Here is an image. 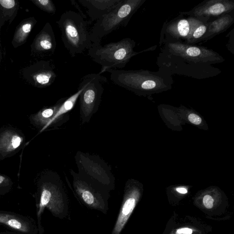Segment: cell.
<instances>
[{
  "label": "cell",
  "mask_w": 234,
  "mask_h": 234,
  "mask_svg": "<svg viewBox=\"0 0 234 234\" xmlns=\"http://www.w3.org/2000/svg\"><path fill=\"white\" fill-rule=\"evenodd\" d=\"M39 234H44L42 218L45 209L59 219L69 216V202L65 186L59 175L52 171L43 173L37 182L35 195Z\"/></svg>",
  "instance_id": "1"
},
{
  "label": "cell",
  "mask_w": 234,
  "mask_h": 234,
  "mask_svg": "<svg viewBox=\"0 0 234 234\" xmlns=\"http://www.w3.org/2000/svg\"><path fill=\"white\" fill-rule=\"evenodd\" d=\"M56 23L61 31L64 45L71 56L74 57L82 53L92 45L88 28L91 22L85 20L79 13L71 10L66 11Z\"/></svg>",
  "instance_id": "2"
},
{
  "label": "cell",
  "mask_w": 234,
  "mask_h": 234,
  "mask_svg": "<svg viewBox=\"0 0 234 234\" xmlns=\"http://www.w3.org/2000/svg\"><path fill=\"white\" fill-rule=\"evenodd\" d=\"M135 42L130 38L123 39L103 46L92 44L88 54L93 61L101 66L100 75L110 69H122L131 59L140 53L134 51Z\"/></svg>",
  "instance_id": "3"
},
{
  "label": "cell",
  "mask_w": 234,
  "mask_h": 234,
  "mask_svg": "<svg viewBox=\"0 0 234 234\" xmlns=\"http://www.w3.org/2000/svg\"><path fill=\"white\" fill-rule=\"evenodd\" d=\"M146 0H122L113 10L97 21L91 30L93 44L101 43L102 39L120 27H126L133 15Z\"/></svg>",
  "instance_id": "4"
},
{
  "label": "cell",
  "mask_w": 234,
  "mask_h": 234,
  "mask_svg": "<svg viewBox=\"0 0 234 234\" xmlns=\"http://www.w3.org/2000/svg\"><path fill=\"white\" fill-rule=\"evenodd\" d=\"M70 173L73 178V182L72 187L69 186L78 200L89 209L107 214L111 191L72 169L70 170Z\"/></svg>",
  "instance_id": "5"
},
{
  "label": "cell",
  "mask_w": 234,
  "mask_h": 234,
  "mask_svg": "<svg viewBox=\"0 0 234 234\" xmlns=\"http://www.w3.org/2000/svg\"><path fill=\"white\" fill-rule=\"evenodd\" d=\"M107 72L115 84L136 93L168 86L163 78L148 71L110 69Z\"/></svg>",
  "instance_id": "6"
},
{
  "label": "cell",
  "mask_w": 234,
  "mask_h": 234,
  "mask_svg": "<svg viewBox=\"0 0 234 234\" xmlns=\"http://www.w3.org/2000/svg\"><path fill=\"white\" fill-rule=\"evenodd\" d=\"M81 82L84 88L79 96L80 118L82 124L88 123L97 111L104 92L103 84L107 82L105 77L98 73L85 76Z\"/></svg>",
  "instance_id": "7"
},
{
  "label": "cell",
  "mask_w": 234,
  "mask_h": 234,
  "mask_svg": "<svg viewBox=\"0 0 234 234\" xmlns=\"http://www.w3.org/2000/svg\"><path fill=\"white\" fill-rule=\"evenodd\" d=\"M75 162L80 175L105 186L109 190L115 188V178L109 166L98 155L78 152Z\"/></svg>",
  "instance_id": "8"
},
{
  "label": "cell",
  "mask_w": 234,
  "mask_h": 234,
  "mask_svg": "<svg viewBox=\"0 0 234 234\" xmlns=\"http://www.w3.org/2000/svg\"><path fill=\"white\" fill-rule=\"evenodd\" d=\"M168 47L169 51L173 55L195 63L215 64L224 60L219 53L203 47L177 42L169 43Z\"/></svg>",
  "instance_id": "9"
},
{
  "label": "cell",
  "mask_w": 234,
  "mask_h": 234,
  "mask_svg": "<svg viewBox=\"0 0 234 234\" xmlns=\"http://www.w3.org/2000/svg\"><path fill=\"white\" fill-rule=\"evenodd\" d=\"M234 9V1L232 0H208L201 2L191 11L181 13L207 23L209 20L229 14Z\"/></svg>",
  "instance_id": "10"
},
{
  "label": "cell",
  "mask_w": 234,
  "mask_h": 234,
  "mask_svg": "<svg viewBox=\"0 0 234 234\" xmlns=\"http://www.w3.org/2000/svg\"><path fill=\"white\" fill-rule=\"evenodd\" d=\"M0 227L21 234H39L37 222L32 218L10 211L0 210Z\"/></svg>",
  "instance_id": "11"
},
{
  "label": "cell",
  "mask_w": 234,
  "mask_h": 234,
  "mask_svg": "<svg viewBox=\"0 0 234 234\" xmlns=\"http://www.w3.org/2000/svg\"><path fill=\"white\" fill-rule=\"evenodd\" d=\"M24 141L25 136L18 129L11 127L0 129V160L18 152Z\"/></svg>",
  "instance_id": "12"
},
{
  "label": "cell",
  "mask_w": 234,
  "mask_h": 234,
  "mask_svg": "<svg viewBox=\"0 0 234 234\" xmlns=\"http://www.w3.org/2000/svg\"><path fill=\"white\" fill-rule=\"evenodd\" d=\"M137 192L126 186L122 204L111 234H120L135 207Z\"/></svg>",
  "instance_id": "13"
},
{
  "label": "cell",
  "mask_w": 234,
  "mask_h": 234,
  "mask_svg": "<svg viewBox=\"0 0 234 234\" xmlns=\"http://www.w3.org/2000/svg\"><path fill=\"white\" fill-rule=\"evenodd\" d=\"M122 0H79L81 5L87 9L91 22L99 20L110 12Z\"/></svg>",
  "instance_id": "14"
},
{
  "label": "cell",
  "mask_w": 234,
  "mask_h": 234,
  "mask_svg": "<svg viewBox=\"0 0 234 234\" xmlns=\"http://www.w3.org/2000/svg\"><path fill=\"white\" fill-rule=\"evenodd\" d=\"M67 97L60 98L53 106L44 108L29 117L30 123L40 132L49 130L54 115Z\"/></svg>",
  "instance_id": "15"
},
{
  "label": "cell",
  "mask_w": 234,
  "mask_h": 234,
  "mask_svg": "<svg viewBox=\"0 0 234 234\" xmlns=\"http://www.w3.org/2000/svg\"><path fill=\"white\" fill-rule=\"evenodd\" d=\"M234 22V18L229 14L221 16L211 22L206 23L207 30L200 41H207L225 32Z\"/></svg>",
  "instance_id": "16"
},
{
  "label": "cell",
  "mask_w": 234,
  "mask_h": 234,
  "mask_svg": "<svg viewBox=\"0 0 234 234\" xmlns=\"http://www.w3.org/2000/svg\"><path fill=\"white\" fill-rule=\"evenodd\" d=\"M192 27V17L188 19H179L168 25L167 32L177 39H188Z\"/></svg>",
  "instance_id": "17"
},
{
  "label": "cell",
  "mask_w": 234,
  "mask_h": 234,
  "mask_svg": "<svg viewBox=\"0 0 234 234\" xmlns=\"http://www.w3.org/2000/svg\"><path fill=\"white\" fill-rule=\"evenodd\" d=\"M192 27L190 33L186 39V44L189 45L199 42L201 38L205 34L207 30L206 23L198 19L192 17Z\"/></svg>",
  "instance_id": "18"
},
{
  "label": "cell",
  "mask_w": 234,
  "mask_h": 234,
  "mask_svg": "<svg viewBox=\"0 0 234 234\" xmlns=\"http://www.w3.org/2000/svg\"><path fill=\"white\" fill-rule=\"evenodd\" d=\"M13 184L9 177L0 174V195H3L9 192L12 189Z\"/></svg>",
  "instance_id": "19"
},
{
  "label": "cell",
  "mask_w": 234,
  "mask_h": 234,
  "mask_svg": "<svg viewBox=\"0 0 234 234\" xmlns=\"http://www.w3.org/2000/svg\"><path fill=\"white\" fill-rule=\"evenodd\" d=\"M203 203L205 207L207 209H211L213 206L214 199L210 196H205L203 198Z\"/></svg>",
  "instance_id": "20"
},
{
  "label": "cell",
  "mask_w": 234,
  "mask_h": 234,
  "mask_svg": "<svg viewBox=\"0 0 234 234\" xmlns=\"http://www.w3.org/2000/svg\"><path fill=\"white\" fill-rule=\"evenodd\" d=\"M189 120L191 123L196 125L200 124L202 122V119L200 117L195 114H190L189 116Z\"/></svg>",
  "instance_id": "21"
},
{
  "label": "cell",
  "mask_w": 234,
  "mask_h": 234,
  "mask_svg": "<svg viewBox=\"0 0 234 234\" xmlns=\"http://www.w3.org/2000/svg\"><path fill=\"white\" fill-rule=\"evenodd\" d=\"M0 3L2 7L7 9L13 8L15 6V1L13 0H1Z\"/></svg>",
  "instance_id": "22"
},
{
  "label": "cell",
  "mask_w": 234,
  "mask_h": 234,
  "mask_svg": "<svg viewBox=\"0 0 234 234\" xmlns=\"http://www.w3.org/2000/svg\"><path fill=\"white\" fill-rule=\"evenodd\" d=\"M192 230L189 228L181 229L177 231L178 234H192Z\"/></svg>",
  "instance_id": "23"
},
{
  "label": "cell",
  "mask_w": 234,
  "mask_h": 234,
  "mask_svg": "<svg viewBox=\"0 0 234 234\" xmlns=\"http://www.w3.org/2000/svg\"><path fill=\"white\" fill-rule=\"evenodd\" d=\"M71 3H72V5H74L75 7H76L78 11H80V13L79 14H80V15H81L82 16V17L84 18V19H86V18H87V16L85 15L82 12V11L80 10V8H79V7H78V4L76 3V1H71Z\"/></svg>",
  "instance_id": "24"
},
{
  "label": "cell",
  "mask_w": 234,
  "mask_h": 234,
  "mask_svg": "<svg viewBox=\"0 0 234 234\" xmlns=\"http://www.w3.org/2000/svg\"><path fill=\"white\" fill-rule=\"evenodd\" d=\"M31 26L30 24H26L22 27V30L25 33H29L31 30Z\"/></svg>",
  "instance_id": "25"
},
{
  "label": "cell",
  "mask_w": 234,
  "mask_h": 234,
  "mask_svg": "<svg viewBox=\"0 0 234 234\" xmlns=\"http://www.w3.org/2000/svg\"><path fill=\"white\" fill-rule=\"evenodd\" d=\"M177 191L178 192L183 193V194H185L188 192L186 189H184V188H178L177 189Z\"/></svg>",
  "instance_id": "26"
},
{
  "label": "cell",
  "mask_w": 234,
  "mask_h": 234,
  "mask_svg": "<svg viewBox=\"0 0 234 234\" xmlns=\"http://www.w3.org/2000/svg\"><path fill=\"white\" fill-rule=\"evenodd\" d=\"M51 1L49 0H39V2L40 3L41 6H45V5L48 4Z\"/></svg>",
  "instance_id": "27"
},
{
  "label": "cell",
  "mask_w": 234,
  "mask_h": 234,
  "mask_svg": "<svg viewBox=\"0 0 234 234\" xmlns=\"http://www.w3.org/2000/svg\"><path fill=\"white\" fill-rule=\"evenodd\" d=\"M0 234H23L21 233H17V232H13V231H6V232H2L0 233Z\"/></svg>",
  "instance_id": "28"
}]
</instances>
